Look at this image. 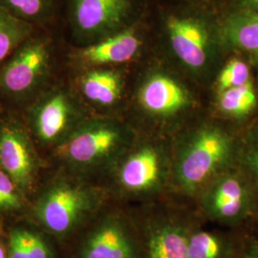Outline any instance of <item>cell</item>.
Wrapping results in <instances>:
<instances>
[{
    "mask_svg": "<svg viewBox=\"0 0 258 258\" xmlns=\"http://www.w3.org/2000/svg\"><path fill=\"white\" fill-rule=\"evenodd\" d=\"M239 138L215 119H197L171 138L169 192L195 200L204 188L237 164Z\"/></svg>",
    "mask_w": 258,
    "mask_h": 258,
    "instance_id": "obj_1",
    "label": "cell"
},
{
    "mask_svg": "<svg viewBox=\"0 0 258 258\" xmlns=\"http://www.w3.org/2000/svg\"><path fill=\"white\" fill-rule=\"evenodd\" d=\"M187 80L181 72L160 66L140 77L133 96L139 132L172 138L197 120L201 101Z\"/></svg>",
    "mask_w": 258,
    "mask_h": 258,
    "instance_id": "obj_2",
    "label": "cell"
},
{
    "mask_svg": "<svg viewBox=\"0 0 258 258\" xmlns=\"http://www.w3.org/2000/svg\"><path fill=\"white\" fill-rule=\"evenodd\" d=\"M162 30L179 71L194 83L211 81L223 49L219 21L197 8L179 9L166 13Z\"/></svg>",
    "mask_w": 258,
    "mask_h": 258,
    "instance_id": "obj_3",
    "label": "cell"
},
{
    "mask_svg": "<svg viewBox=\"0 0 258 258\" xmlns=\"http://www.w3.org/2000/svg\"><path fill=\"white\" fill-rule=\"evenodd\" d=\"M171 158V138L139 132L107 173L112 190L127 201H155L169 192Z\"/></svg>",
    "mask_w": 258,
    "mask_h": 258,
    "instance_id": "obj_4",
    "label": "cell"
},
{
    "mask_svg": "<svg viewBox=\"0 0 258 258\" xmlns=\"http://www.w3.org/2000/svg\"><path fill=\"white\" fill-rule=\"evenodd\" d=\"M138 135L133 124L118 119H84L57 146V156L73 175L107 174Z\"/></svg>",
    "mask_w": 258,
    "mask_h": 258,
    "instance_id": "obj_5",
    "label": "cell"
},
{
    "mask_svg": "<svg viewBox=\"0 0 258 258\" xmlns=\"http://www.w3.org/2000/svg\"><path fill=\"white\" fill-rule=\"evenodd\" d=\"M105 191L78 176L58 178L37 198L34 214L38 223L56 236H66L94 218Z\"/></svg>",
    "mask_w": 258,
    "mask_h": 258,
    "instance_id": "obj_6",
    "label": "cell"
},
{
    "mask_svg": "<svg viewBox=\"0 0 258 258\" xmlns=\"http://www.w3.org/2000/svg\"><path fill=\"white\" fill-rule=\"evenodd\" d=\"M53 60L52 38L45 35H32L2 65L0 90L13 99L30 97L48 80Z\"/></svg>",
    "mask_w": 258,
    "mask_h": 258,
    "instance_id": "obj_7",
    "label": "cell"
},
{
    "mask_svg": "<svg viewBox=\"0 0 258 258\" xmlns=\"http://www.w3.org/2000/svg\"><path fill=\"white\" fill-rule=\"evenodd\" d=\"M74 258H143L134 216L120 211L98 213L80 242Z\"/></svg>",
    "mask_w": 258,
    "mask_h": 258,
    "instance_id": "obj_8",
    "label": "cell"
},
{
    "mask_svg": "<svg viewBox=\"0 0 258 258\" xmlns=\"http://www.w3.org/2000/svg\"><path fill=\"white\" fill-rule=\"evenodd\" d=\"M133 216L140 232L143 258H188L190 215L156 206Z\"/></svg>",
    "mask_w": 258,
    "mask_h": 258,
    "instance_id": "obj_9",
    "label": "cell"
},
{
    "mask_svg": "<svg viewBox=\"0 0 258 258\" xmlns=\"http://www.w3.org/2000/svg\"><path fill=\"white\" fill-rule=\"evenodd\" d=\"M252 192L248 178L235 165L213 179L195 201L207 220L234 225L248 217Z\"/></svg>",
    "mask_w": 258,
    "mask_h": 258,
    "instance_id": "obj_10",
    "label": "cell"
},
{
    "mask_svg": "<svg viewBox=\"0 0 258 258\" xmlns=\"http://www.w3.org/2000/svg\"><path fill=\"white\" fill-rule=\"evenodd\" d=\"M138 11L139 0H70V22L89 45L134 25Z\"/></svg>",
    "mask_w": 258,
    "mask_h": 258,
    "instance_id": "obj_11",
    "label": "cell"
},
{
    "mask_svg": "<svg viewBox=\"0 0 258 258\" xmlns=\"http://www.w3.org/2000/svg\"><path fill=\"white\" fill-rule=\"evenodd\" d=\"M31 130L44 145H60L84 119L74 96L54 87L38 97L29 111Z\"/></svg>",
    "mask_w": 258,
    "mask_h": 258,
    "instance_id": "obj_12",
    "label": "cell"
},
{
    "mask_svg": "<svg viewBox=\"0 0 258 258\" xmlns=\"http://www.w3.org/2000/svg\"><path fill=\"white\" fill-rule=\"evenodd\" d=\"M144 42L143 33L136 25H132L110 37L76 49L70 59L83 70L114 67L135 59L142 52Z\"/></svg>",
    "mask_w": 258,
    "mask_h": 258,
    "instance_id": "obj_13",
    "label": "cell"
},
{
    "mask_svg": "<svg viewBox=\"0 0 258 258\" xmlns=\"http://www.w3.org/2000/svg\"><path fill=\"white\" fill-rule=\"evenodd\" d=\"M0 168L12 178L21 194H26L33 185L37 158L27 133L14 121L0 127Z\"/></svg>",
    "mask_w": 258,
    "mask_h": 258,
    "instance_id": "obj_14",
    "label": "cell"
},
{
    "mask_svg": "<svg viewBox=\"0 0 258 258\" xmlns=\"http://www.w3.org/2000/svg\"><path fill=\"white\" fill-rule=\"evenodd\" d=\"M124 85L123 74L114 67L85 70L79 80L83 99L100 109L115 107L122 99Z\"/></svg>",
    "mask_w": 258,
    "mask_h": 258,
    "instance_id": "obj_15",
    "label": "cell"
},
{
    "mask_svg": "<svg viewBox=\"0 0 258 258\" xmlns=\"http://www.w3.org/2000/svg\"><path fill=\"white\" fill-rule=\"evenodd\" d=\"M222 46L243 52L258 63V13L239 10L219 21Z\"/></svg>",
    "mask_w": 258,
    "mask_h": 258,
    "instance_id": "obj_16",
    "label": "cell"
},
{
    "mask_svg": "<svg viewBox=\"0 0 258 258\" xmlns=\"http://www.w3.org/2000/svg\"><path fill=\"white\" fill-rule=\"evenodd\" d=\"M235 244L220 232L202 228L190 218L187 235L188 258H236Z\"/></svg>",
    "mask_w": 258,
    "mask_h": 258,
    "instance_id": "obj_17",
    "label": "cell"
},
{
    "mask_svg": "<svg viewBox=\"0 0 258 258\" xmlns=\"http://www.w3.org/2000/svg\"><path fill=\"white\" fill-rule=\"evenodd\" d=\"M34 33V25L0 5V63L7 59Z\"/></svg>",
    "mask_w": 258,
    "mask_h": 258,
    "instance_id": "obj_18",
    "label": "cell"
},
{
    "mask_svg": "<svg viewBox=\"0 0 258 258\" xmlns=\"http://www.w3.org/2000/svg\"><path fill=\"white\" fill-rule=\"evenodd\" d=\"M256 95L251 82L217 94L216 106L222 116L242 119L256 107Z\"/></svg>",
    "mask_w": 258,
    "mask_h": 258,
    "instance_id": "obj_19",
    "label": "cell"
},
{
    "mask_svg": "<svg viewBox=\"0 0 258 258\" xmlns=\"http://www.w3.org/2000/svg\"><path fill=\"white\" fill-rule=\"evenodd\" d=\"M8 258H54L50 246L37 232L14 228L9 233Z\"/></svg>",
    "mask_w": 258,
    "mask_h": 258,
    "instance_id": "obj_20",
    "label": "cell"
},
{
    "mask_svg": "<svg viewBox=\"0 0 258 258\" xmlns=\"http://www.w3.org/2000/svg\"><path fill=\"white\" fill-rule=\"evenodd\" d=\"M237 166L258 196V124L240 138Z\"/></svg>",
    "mask_w": 258,
    "mask_h": 258,
    "instance_id": "obj_21",
    "label": "cell"
},
{
    "mask_svg": "<svg viewBox=\"0 0 258 258\" xmlns=\"http://www.w3.org/2000/svg\"><path fill=\"white\" fill-rule=\"evenodd\" d=\"M0 5L16 17L34 25L51 17L55 0H0Z\"/></svg>",
    "mask_w": 258,
    "mask_h": 258,
    "instance_id": "obj_22",
    "label": "cell"
},
{
    "mask_svg": "<svg viewBox=\"0 0 258 258\" xmlns=\"http://www.w3.org/2000/svg\"><path fill=\"white\" fill-rule=\"evenodd\" d=\"M248 64L239 58H232L222 68L214 81L215 91L218 93L238 87L250 82Z\"/></svg>",
    "mask_w": 258,
    "mask_h": 258,
    "instance_id": "obj_23",
    "label": "cell"
},
{
    "mask_svg": "<svg viewBox=\"0 0 258 258\" xmlns=\"http://www.w3.org/2000/svg\"><path fill=\"white\" fill-rule=\"evenodd\" d=\"M22 194L15 182L0 168V212H18L22 208Z\"/></svg>",
    "mask_w": 258,
    "mask_h": 258,
    "instance_id": "obj_24",
    "label": "cell"
},
{
    "mask_svg": "<svg viewBox=\"0 0 258 258\" xmlns=\"http://www.w3.org/2000/svg\"><path fill=\"white\" fill-rule=\"evenodd\" d=\"M236 258H258V236L245 235L238 243Z\"/></svg>",
    "mask_w": 258,
    "mask_h": 258,
    "instance_id": "obj_25",
    "label": "cell"
},
{
    "mask_svg": "<svg viewBox=\"0 0 258 258\" xmlns=\"http://www.w3.org/2000/svg\"><path fill=\"white\" fill-rule=\"evenodd\" d=\"M245 11H251L258 13V0H237Z\"/></svg>",
    "mask_w": 258,
    "mask_h": 258,
    "instance_id": "obj_26",
    "label": "cell"
},
{
    "mask_svg": "<svg viewBox=\"0 0 258 258\" xmlns=\"http://www.w3.org/2000/svg\"><path fill=\"white\" fill-rule=\"evenodd\" d=\"M0 258H8V253L6 251L4 245L1 242H0Z\"/></svg>",
    "mask_w": 258,
    "mask_h": 258,
    "instance_id": "obj_27",
    "label": "cell"
},
{
    "mask_svg": "<svg viewBox=\"0 0 258 258\" xmlns=\"http://www.w3.org/2000/svg\"><path fill=\"white\" fill-rule=\"evenodd\" d=\"M190 1L194 2V3H196V4H204V3L209 2L210 0H190Z\"/></svg>",
    "mask_w": 258,
    "mask_h": 258,
    "instance_id": "obj_28",
    "label": "cell"
}]
</instances>
